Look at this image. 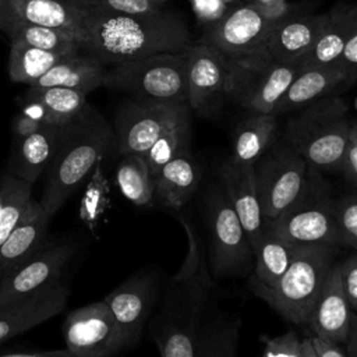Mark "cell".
<instances>
[{
    "label": "cell",
    "mask_w": 357,
    "mask_h": 357,
    "mask_svg": "<svg viewBox=\"0 0 357 357\" xmlns=\"http://www.w3.org/2000/svg\"><path fill=\"white\" fill-rule=\"evenodd\" d=\"M191 45L187 24L170 11L162 8L151 14L130 15L91 4L81 52L112 66L160 53L185 52Z\"/></svg>",
    "instance_id": "1"
},
{
    "label": "cell",
    "mask_w": 357,
    "mask_h": 357,
    "mask_svg": "<svg viewBox=\"0 0 357 357\" xmlns=\"http://www.w3.org/2000/svg\"><path fill=\"white\" fill-rule=\"evenodd\" d=\"M177 219L187 236V255L167 284L151 335L160 357H195L201 318L213 282L198 231L184 216Z\"/></svg>",
    "instance_id": "2"
},
{
    "label": "cell",
    "mask_w": 357,
    "mask_h": 357,
    "mask_svg": "<svg viewBox=\"0 0 357 357\" xmlns=\"http://www.w3.org/2000/svg\"><path fill=\"white\" fill-rule=\"evenodd\" d=\"M113 145L114 134L110 126L89 107L63 127L56 153L45 172L39 199L50 218L60 211Z\"/></svg>",
    "instance_id": "3"
},
{
    "label": "cell",
    "mask_w": 357,
    "mask_h": 357,
    "mask_svg": "<svg viewBox=\"0 0 357 357\" xmlns=\"http://www.w3.org/2000/svg\"><path fill=\"white\" fill-rule=\"evenodd\" d=\"M347 103L328 95L297 110L287 120L284 142L317 172L340 170L350 141L351 120Z\"/></svg>",
    "instance_id": "4"
},
{
    "label": "cell",
    "mask_w": 357,
    "mask_h": 357,
    "mask_svg": "<svg viewBox=\"0 0 357 357\" xmlns=\"http://www.w3.org/2000/svg\"><path fill=\"white\" fill-rule=\"evenodd\" d=\"M337 247L300 245L287 271L272 287L254 284L255 293L286 321L308 324Z\"/></svg>",
    "instance_id": "5"
},
{
    "label": "cell",
    "mask_w": 357,
    "mask_h": 357,
    "mask_svg": "<svg viewBox=\"0 0 357 357\" xmlns=\"http://www.w3.org/2000/svg\"><path fill=\"white\" fill-rule=\"evenodd\" d=\"M103 86L131 93L139 99L187 103V54L160 53L112 64Z\"/></svg>",
    "instance_id": "6"
},
{
    "label": "cell",
    "mask_w": 357,
    "mask_h": 357,
    "mask_svg": "<svg viewBox=\"0 0 357 357\" xmlns=\"http://www.w3.org/2000/svg\"><path fill=\"white\" fill-rule=\"evenodd\" d=\"M265 225L296 245L339 247L342 244L328 185L311 167L308 187L303 197L279 218Z\"/></svg>",
    "instance_id": "7"
},
{
    "label": "cell",
    "mask_w": 357,
    "mask_h": 357,
    "mask_svg": "<svg viewBox=\"0 0 357 357\" xmlns=\"http://www.w3.org/2000/svg\"><path fill=\"white\" fill-rule=\"evenodd\" d=\"M300 64H275L252 57L227 59L226 98L250 113H273Z\"/></svg>",
    "instance_id": "8"
},
{
    "label": "cell",
    "mask_w": 357,
    "mask_h": 357,
    "mask_svg": "<svg viewBox=\"0 0 357 357\" xmlns=\"http://www.w3.org/2000/svg\"><path fill=\"white\" fill-rule=\"evenodd\" d=\"M254 167L265 222L279 218L308 187L310 166L286 142L265 153Z\"/></svg>",
    "instance_id": "9"
},
{
    "label": "cell",
    "mask_w": 357,
    "mask_h": 357,
    "mask_svg": "<svg viewBox=\"0 0 357 357\" xmlns=\"http://www.w3.org/2000/svg\"><path fill=\"white\" fill-rule=\"evenodd\" d=\"M205 206L211 275L216 278L243 275L248 269L254 252L247 233L222 188L213 187L209 191Z\"/></svg>",
    "instance_id": "10"
},
{
    "label": "cell",
    "mask_w": 357,
    "mask_h": 357,
    "mask_svg": "<svg viewBox=\"0 0 357 357\" xmlns=\"http://www.w3.org/2000/svg\"><path fill=\"white\" fill-rule=\"evenodd\" d=\"M190 106L187 103L134 98L116 116L114 145L123 155H145L153 142Z\"/></svg>",
    "instance_id": "11"
},
{
    "label": "cell",
    "mask_w": 357,
    "mask_h": 357,
    "mask_svg": "<svg viewBox=\"0 0 357 357\" xmlns=\"http://www.w3.org/2000/svg\"><path fill=\"white\" fill-rule=\"evenodd\" d=\"M66 349L73 357H116L127 347L107 304L95 301L73 310L63 322Z\"/></svg>",
    "instance_id": "12"
},
{
    "label": "cell",
    "mask_w": 357,
    "mask_h": 357,
    "mask_svg": "<svg viewBox=\"0 0 357 357\" xmlns=\"http://www.w3.org/2000/svg\"><path fill=\"white\" fill-rule=\"evenodd\" d=\"M77 248L71 238H46L31 257L0 278V310L61 279Z\"/></svg>",
    "instance_id": "13"
},
{
    "label": "cell",
    "mask_w": 357,
    "mask_h": 357,
    "mask_svg": "<svg viewBox=\"0 0 357 357\" xmlns=\"http://www.w3.org/2000/svg\"><path fill=\"white\" fill-rule=\"evenodd\" d=\"M286 20V18H284ZM273 22L251 3L230 8L218 22L204 28L198 43L208 45L226 59H241L252 53L268 36Z\"/></svg>",
    "instance_id": "14"
},
{
    "label": "cell",
    "mask_w": 357,
    "mask_h": 357,
    "mask_svg": "<svg viewBox=\"0 0 357 357\" xmlns=\"http://www.w3.org/2000/svg\"><path fill=\"white\" fill-rule=\"evenodd\" d=\"M185 54L188 106L197 114L211 117L226 98L227 59L204 43H192Z\"/></svg>",
    "instance_id": "15"
},
{
    "label": "cell",
    "mask_w": 357,
    "mask_h": 357,
    "mask_svg": "<svg viewBox=\"0 0 357 357\" xmlns=\"http://www.w3.org/2000/svg\"><path fill=\"white\" fill-rule=\"evenodd\" d=\"M325 14H293L276 24L261 45L248 56L275 64H300L322 29Z\"/></svg>",
    "instance_id": "16"
},
{
    "label": "cell",
    "mask_w": 357,
    "mask_h": 357,
    "mask_svg": "<svg viewBox=\"0 0 357 357\" xmlns=\"http://www.w3.org/2000/svg\"><path fill=\"white\" fill-rule=\"evenodd\" d=\"M156 294V276L151 272H137L103 298L128 349L139 340L145 322L155 304Z\"/></svg>",
    "instance_id": "17"
},
{
    "label": "cell",
    "mask_w": 357,
    "mask_h": 357,
    "mask_svg": "<svg viewBox=\"0 0 357 357\" xmlns=\"http://www.w3.org/2000/svg\"><path fill=\"white\" fill-rule=\"evenodd\" d=\"M91 13L88 0H0V24L20 21L73 32L81 38Z\"/></svg>",
    "instance_id": "18"
},
{
    "label": "cell",
    "mask_w": 357,
    "mask_h": 357,
    "mask_svg": "<svg viewBox=\"0 0 357 357\" xmlns=\"http://www.w3.org/2000/svg\"><path fill=\"white\" fill-rule=\"evenodd\" d=\"M70 289L64 278L0 310V346L11 337L60 314L68 301Z\"/></svg>",
    "instance_id": "19"
},
{
    "label": "cell",
    "mask_w": 357,
    "mask_h": 357,
    "mask_svg": "<svg viewBox=\"0 0 357 357\" xmlns=\"http://www.w3.org/2000/svg\"><path fill=\"white\" fill-rule=\"evenodd\" d=\"M219 178L220 188L238 216L252 248L265 226L257 188L255 167L254 165L237 163L229 159L222 163Z\"/></svg>",
    "instance_id": "20"
},
{
    "label": "cell",
    "mask_w": 357,
    "mask_h": 357,
    "mask_svg": "<svg viewBox=\"0 0 357 357\" xmlns=\"http://www.w3.org/2000/svg\"><path fill=\"white\" fill-rule=\"evenodd\" d=\"M353 314L340 283L339 266L333 264L311 311L308 325L315 336L342 344L346 340Z\"/></svg>",
    "instance_id": "21"
},
{
    "label": "cell",
    "mask_w": 357,
    "mask_h": 357,
    "mask_svg": "<svg viewBox=\"0 0 357 357\" xmlns=\"http://www.w3.org/2000/svg\"><path fill=\"white\" fill-rule=\"evenodd\" d=\"M64 126L42 124L39 130L22 138H14L7 174L35 184L52 162Z\"/></svg>",
    "instance_id": "22"
},
{
    "label": "cell",
    "mask_w": 357,
    "mask_h": 357,
    "mask_svg": "<svg viewBox=\"0 0 357 357\" xmlns=\"http://www.w3.org/2000/svg\"><path fill=\"white\" fill-rule=\"evenodd\" d=\"M50 216L39 201L31 199L21 219L0 245V278L31 257L47 236Z\"/></svg>",
    "instance_id": "23"
},
{
    "label": "cell",
    "mask_w": 357,
    "mask_h": 357,
    "mask_svg": "<svg viewBox=\"0 0 357 357\" xmlns=\"http://www.w3.org/2000/svg\"><path fill=\"white\" fill-rule=\"evenodd\" d=\"M346 74L337 66L301 68L278 102L273 114L297 112L344 86Z\"/></svg>",
    "instance_id": "24"
},
{
    "label": "cell",
    "mask_w": 357,
    "mask_h": 357,
    "mask_svg": "<svg viewBox=\"0 0 357 357\" xmlns=\"http://www.w3.org/2000/svg\"><path fill=\"white\" fill-rule=\"evenodd\" d=\"M86 93L63 86H29L24 113L42 124L66 126L86 109Z\"/></svg>",
    "instance_id": "25"
},
{
    "label": "cell",
    "mask_w": 357,
    "mask_h": 357,
    "mask_svg": "<svg viewBox=\"0 0 357 357\" xmlns=\"http://www.w3.org/2000/svg\"><path fill=\"white\" fill-rule=\"evenodd\" d=\"M357 18L350 11V4H337L328 13L314 45L300 61L301 68L335 66L350 38Z\"/></svg>",
    "instance_id": "26"
},
{
    "label": "cell",
    "mask_w": 357,
    "mask_h": 357,
    "mask_svg": "<svg viewBox=\"0 0 357 357\" xmlns=\"http://www.w3.org/2000/svg\"><path fill=\"white\" fill-rule=\"evenodd\" d=\"M103 66L96 57L79 50L64 56L31 86H63L88 93L103 86L106 74Z\"/></svg>",
    "instance_id": "27"
},
{
    "label": "cell",
    "mask_w": 357,
    "mask_h": 357,
    "mask_svg": "<svg viewBox=\"0 0 357 357\" xmlns=\"http://www.w3.org/2000/svg\"><path fill=\"white\" fill-rule=\"evenodd\" d=\"M201 170L191 152L167 162L155 176V198L172 209H180L195 192Z\"/></svg>",
    "instance_id": "28"
},
{
    "label": "cell",
    "mask_w": 357,
    "mask_h": 357,
    "mask_svg": "<svg viewBox=\"0 0 357 357\" xmlns=\"http://www.w3.org/2000/svg\"><path fill=\"white\" fill-rule=\"evenodd\" d=\"M298 248L300 245L283 240L265 225L257 243L252 245L255 262L254 284L262 287L276 284L290 266Z\"/></svg>",
    "instance_id": "29"
},
{
    "label": "cell",
    "mask_w": 357,
    "mask_h": 357,
    "mask_svg": "<svg viewBox=\"0 0 357 357\" xmlns=\"http://www.w3.org/2000/svg\"><path fill=\"white\" fill-rule=\"evenodd\" d=\"M278 116L273 113H251L243 120L234 135L231 160L254 165L268 152L278 128Z\"/></svg>",
    "instance_id": "30"
},
{
    "label": "cell",
    "mask_w": 357,
    "mask_h": 357,
    "mask_svg": "<svg viewBox=\"0 0 357 357\" xmlns=\"http://www.w3.org/2000/svg\"><path fill=\"white\" fill-rule=\"evenodd\" d=\"M0 31L7 33L11 43H24L63 54H71L81 50V38L78 35L57 28L7 21L0 24Z\"/></svg>",
    "instance_id": "31"
},
{
    "label": "cell",
    "mask_w": 357,
    "mask_h": 357,
    "mask_svg": "<svg viewBox=\"0 0 357 357\" xmlns=\"http://www.w3.org/2000/svg\"><path fill=\"white\" fill-rule=\"evenodd\" d=\"M64 56L67 54L13 42L8 57L10 79L31 86Z\"/></svg>",
    "instance_id": "32"
},
{
    "label": "cell",
    "mask_w": 357,
    "mask_h": 357,
    "mask_svg": "<svg viewBox=\"0 0 357 357\" xmlns=\"http://www.w3.org/2000/svg\"><path fill=\"white\" fill-rule=\"evenodd\" d=\"M191 144V109L185 110L144 155L152 177L172 159L188 153Z\"/></svg>",
    "instance_id": "33"
},
{
    "label": "cell",
    "mask_w": 357,
    "mask_h": 357,
    "mask_svg": "<svg viewBox=\"0 0 357 357\" xmlns=\"http://www.w3.org/2000/svg\"><path fill=\"white\" fill-rule=\"evenodd\" d=\"M116 181L121 194L137 206H146L155 198L153 177L144 155H124L116 170Z\"/></svg>",
    "instance_id": "34"
},
{
    "label": "cell",
    "mask_w": 357,
    "mask_h": 357,
    "mask_svg": "<svg viewBox=\"0 0 357 357\" xmlns=\"http://www.w3.org/2000/svg\"><path fill=\"white\" fill-rule=\"evenodd\" d=\"M240 319L216 318L201 328L195 357H236L240 340Z\"/></svg>",
    "instance_id": "35"
},
{
    "label": "cell",
    "mask_w": 357,
    "mask_h": 357,
    "mask_svg": "<svg viewBox=\"0 0 357 357\" xmlns=\"http://www.w3.org/2000/svg\"><path fill=\"white\" fill-rule=\"evenodd\" d=\"M32 199V184L8 174V190L0 208V245L15 227Z\"/></svg>",
    "instance_id": "36"
},
{
    "label": "cell",
    "mask_w": 357,
    "mask_h": 357,
    "mask_svg": "<svg viewBox=\"0 0 357 357\" xmlns=\"http://www.w3.org/2000/svg\"><path fill=\"white\" fill-rule=\"evenodd\" d=\"M340 243L357 250V195H346L333 201Z\"/></svg>",
    "instance_id": "37"
},
{
    "label": "cell",
    "mask_w": 357,
    "mask_h": 357,
    "mask_svg": "<svg viewBox=\"0 0 357 357\" xmlns=\"http://www.w3.org/2000/svg\"><path fill=\"white\" fill-rule=\"evenodd\" d=\"M95 7L102 10L117 13V14H130V15H144L162 10L163 0H88Z\"/></svg>",
    "instance_id": "38"
},
{
    "label": "cell",
    "mask_w": 357,
    "mask_h": 357,
    "mask_svg": "<svg viewBox=\"0 0 357 357\" xmlns=\"http://www.w3.org/2000/svg\"><path fill=\"white\" fill-rule=\"evenodd\" d=\"M262 357H301V340L294 331L275 337H265Z\"/></svg>",
    "instance_id": "39"
},
{
    "label": "cell",
    "mask_w": 357,
    "mask_h": 357,
    "mask_svg": "<svg viewBox=\"0 0 357 357\" xmlns=\"http://www.w3.org/2000/svg\"><path fill=\"white\" fill-rule=\"evenodd\" d=\"M197 22L206 28L218 22L230 10L225 0H188Z\"/></svg>",
    "instance_id": "40"
},
{
    "label": "cell",
    "mask_w": 357,
    "mask_h": 357,
    "mask_svg": "<svg viewBox=\"0 0 357 357\" xmlns=\"http://www.w3.org/2000/svg\"><path fill=\"white\" fill-rule=\"evenodd\" d=\"M340 283L350 307L357 312V254L349 257L342 264H337Z\"/></svg>",
    "instance_id": "41"
},
{
    "label": "cell",
    "mask_w": 357,
    "mask_h": 357,
    "mask_svg": "<svg viewBox=\"0 0 357 357\" xmlns=\"http://www.w3.org/2000/svg\"><path fill=\"white\" fill-rule=\"evenodd\" d=\"M335 66L340 67L346 74L344 86L357 82V24Z\"/></svg>",
    "instance_id": "42"
},
{
    "label": "cell",
    "mask_w": 357,
    "mask_h": 357,
    "mask_svg": "<svg viewBox=\"0 0 357 357\" xmlns=\"http://www.w3.org/2000/svg\"><path fill=\"white\" fill-rule=\"evenodd\" d=\"M250 3L254 4L264 17L273 22H280L284 18L297 14L287 0H251Z\"/></svg>",
    "instance_id": "43"
},
{
    "label": "cell",
    "mask_w": 357,
    "mask_h": 357,
    "mask_svg": "<svg viewBox=\"0 0 357 357\" xmlns=\"http://www.w3.org/2000/svg\"><path fill=\"white\" fill-rule=\"evenodd\" d=\"M340 170L343 172L344 177L357 188V144L349 141Z\"/></svg>",
    "instance_id": "44"
},
{
    "label": "cell",
    "mask_w": 357,
    "mask_h": 357,
    "mask_svg": "<svg viewBox=\"0 0 357 357\" xmlns=\"http://www.w3.org/2000/svg\"><path fill=\"white\" fill-rule=\"evenodd\" d=\"M0 357H73L67 349L59 350H15L0 347Z\"/></svg>",
    "instance_id": "45"
},
{
    "label": "cell",
    "mask_w": 357,
    "mask_h": 357,
    "mask_svg": "<svg viewBox=\"0 0 357 357\" xmlns=\"http://www.w3.org/2000/svg\"><path fill=\"white\" fill-rule=\"evenodd\" d=\"M40 126H42L40 121H38L36 119L31 117L29 114L21 112V113L17 114L15 119L13 120L14 137H15V138H22V137L31 135L32 132H35L36 130H39Z\"/></svg>",
    "instance_id": "46"
},
{
    "label": "cell",
    "mask_w": 357,
    "mask_h": 357,
    "mask_svg": "<svg viewBox=\"0 0 357 357\" xmlns=\"http://www.w3.org/2000/svg\"><path fill=\"white\" fill-rule=\"evenodd\" d=\"M312 347L318 357H347V354L342 350L339 343L322 339L319 336H311Z\"/></svg>",
    "instance_id": "47"
},
{
    "label": "cell",
    "mask_w": 357,
    "mask_h": 357,
    "mask_svg": "<svg viewBox=\"0 0 357 357\" xmlns=\"http://www.w3.org/2000/svg\"><path fill=\"white\" fill-rule=\"evenodd\" d=\"M344 344L347 357H357V312L353 314Z\"/></svg>",
    "instance_id": "48"
},
{
    "label": "cell",
    "mask_w": 357,
    "mask_h": 357,
    "mask_svg": "<svg viewBox=\"0 0 357 357\" xmlns=\"http://www.w3.org/2000/svg\"><path fill=\"white\" fill-rule=\"evenodd\" d=\"M301 357H318L310 337L301 340Z\"/></svg>",
    "instance_id": "49"
},
{
    "label": "cell",
    "mask_w": 357,
    "mask_h": 357,
    "mask_svg": "<svg viewBox=\"0 0 357 357\" xmlns=\"http://www.w3.org/2000/svg\"><path fill=\"white\" fill-rule=\"evenodd\" d=\"M7 190H8V174L6 173L1 180H0V208L6 199V195H7Z\"/></svg>",
    "instance_id": "50"
},
{
    "label": "cell",
    "mask_w": 357,
    "mask_h": 357,
    "mask_svg": "<svg viewBox=\"0 0 357 357\" xmlns=\"http://www.w3.org/2000/svg\"><path fill=\"white\" fill-rule=\"evenodd\" d=\"M350 141L357 144V121H351L350 127Z\"/></svg>",
    "instance_id": "51"
},
{
    "label": "cell",
    "mask_w": 357,
    "mask_h": 357,
    "mask_svg": "<svg viewBox=\"0 0 357 357\" xmlns=\"http://www.w3.org/2000/svg\"><path fill=\"white\" fill-rule=\"evenodd\" d=\"M225 1L227 3V6H229L230 8L237 7V6H240V4H244V3H245V0H225Z\"/></svg>",
    "instance_id": "52"
},
{
    "label": "cell",
    "mask_w": 357,
    "mask_h": 357,
    "mask_svg": "<svg viewBox=\"0 0 357 357\" xmlns=\"http://www.w3.org/2000/svg\"><path fill=\"white\" fill-rule=\"evenodd\" d=\"M350 11H351V14L357 18V3H354V4H350Z\"/></svg>",
    "instance_id": "53"
},
{
    "label": "cell",
    "mask_w": 357,
    "mask_h": 357,
    "mask_svg": "<svg viewBox=\"0 0 357 357\" xmlns=\"http://www.w3.org/2000/svg\"><path fill=\"white\" fill-rule=\"evenodd\" d=\"M354 109L357 110V98H356V100H354Z\"/></svg>",
    "instance_id": "54"
},
{
    "label": "cell",
    "mask_w": 357,
    "mask_h": 357,
    "mask_svg": "<svg viewBox=\"0 0 357 357\" xmlns=\"http://www.w3.org/2000/svg\"><path fill=\"white\" fill-rule=\"evenodd\" d=\"M250 1H251V0H245V3H250Z\"/></svg>",
    "instance_id": "55"
},
{
    "label": "cell",
    "mask_w": 357,
    "mask_h": 357,
    "mask_svg": "<svg viewBox=\"0 0 357 357\" xmlns=\"http://www.w3.org/2000/svg\"><path fill=\"white\" fill-rule=\"evenodd\" d=\"M163 1H167V0H163Z\"/></svg>",
    "instance_id": "56"
}]
</instances>
